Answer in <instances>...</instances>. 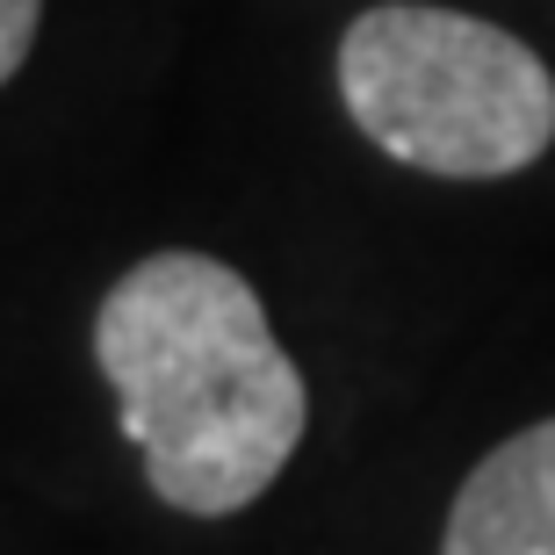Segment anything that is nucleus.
<instances>
[{
	"instance_id": "4",
	"label": "nucleus",
	"mask_w": 555,
	"mask_h": 555,
	"mask_svg": "<svg viewBox=\"0 0 555 555\" xmlns=\"http://www.w3.org/2000/svg\"><path fill=\"white\" fill-rule=\"evenodd\" d=\"M37 29H43V0H0V87L22 73Z\"/></svg>"
},
{
	"instance_id": "2",
	"label": "nucleus",
	"mask_w": 555,
	"mask_h": 555,
	"mask_svg": "<svg viewBox=\"0 0 555 555\" xmlns=\"http://www.w3.org/2000/svg\"><path fill=\"white\" fill-rule=\"evenodd\" d=\"M339 102L383 159L433 181H513L555 144V73L534 43L426 0L347 22Z\"/></svg>"
},
{
	"instance_id": "1",
	"label": "nucleus",
	"mask_w": 555,
	"mask_h": 555,
	"mask_svg": "<svg viewBox=\"0 0 555 555\" xmlns=\"http://www.w3.org/2000/svg\"><path fill=\"white\" fill-rule=\"evenodd\" d=\"M94 369L166 513H246L304 448V375L274 339L260 288L217 253L166 246L116 274L94 310Z\"/></svg>"
},
{
	"instance_id": "3",
	"label": "nucleus",
	"mask_w": 555,
	"mask_h": 555,
	"mask_svg": "<svg viewBox=\"0 0 555 555\" xmlns=\"http://www.w3.org/2000/svg\"><path fill=\"white\" fill-rule=\"evenodd\" d=\"M440 555H555V418L498 440L462 476Z\"/></svg>"
}]
</instances>
